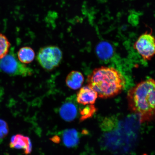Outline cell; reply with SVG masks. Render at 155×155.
<instances>
[{
	"label": "cell",
	"mask_w": 155,
	"mask_h": 155,
	"mask_svg": "<svg viewBox=\"0 0 155 155\" xmlns=\"http://www.w3.org/2000/svg\"><path fill=\"white\" fill-rule=\"evenodd\" d=\"M129 109L139 116L141 122L155 118V81H142L130 89L127 97Z\"/></svg>",
	"instance_id": "cell-1"
},
{
	"label": "cell",
	"mask_w": 155,
	"mask_h": 155,
	"mask_svg": "<svg viewBox=\"0 0 155 155\" xmlns=\"http://www.w3.org/2000/svg\"><path fill=\"white\" fill-rule=\"evenodd\" d=\"M87 82L98 97L103 99L119 94L126 84L125 78L120 72L113 68L106 67L94 69L87 77Z\"/></svg>",
	"instance_id": "cell-2"
},
{
	"label": "cell",
	"mask_w": 155,
	"mask_h": 155,
	"mask_svg": "<svg viewBox=\"0 0 155 155\" xmlns=\"http://www.w3.org/2000/svg\"><path fill=\"white\" fill-rule=\"evenodd\" d=\"M0 70L12 76L26 77L31 75L33 72L32 69L21 63L12 51L0 60Z\"/></svg>",
	"instance_id": "cell-3"
},
{
	"label": "cell",
	"mask_w": 155,
	"mask_h": 155,
	"mask_svg": "<svg viewBox=\"0 0 155 155\" xmlns=\"http://www.w3.org/2000/svg\"><path fill=\"white\" fill-rule=\"evenodd\" d=\"M63 57V53L58 46H48L41 48L37 59L44 69L51 70L59 65Z\"/></svg>",
	"instance_id": "cell-4"
},
{
	"label": "cell",
	"mask_w": 155,
	"mask_h": 155,
	"mask_svg": "<svg viewBox=\"0 0 155 155\" xmlns=\"http://www.w3.org/2000/svg\"><path fill=\"white\" fill-rule=\"evenodd\" d=\"M134 47L144 61H150L155 55V38L152 31H147L139 36Z\"/></svg>",
	"instance_id": "cell-5"
},
{
	"label": "cell",
	"mask_w": 155,
	"mask_h": 155,
	"mask_svg": "<svg viewBox=\"0 0 155 155\" xmlns=\"http://www.w3.org/2000/svg\"><path fill=\"white\" fill-rule=\"evenodd\" d=\"M97 93L88 85L82 87L77 93V101L79 104L84 105L95 103L98 98Z\"/></svg>",
	"instance_id": "cell-6"
},
{
	"label": "cell",
	"mask_w": 155,
	"mask_h": 155,
	"mask_svg": "<svg viewBox=\"0 0 155 155\" xmlns=\"http://www.w3.org/2000/svg\"><path fill=\"white\" fill-rule=\"evenodd\" d=\"M10 146L11 148L22 149L26 154L30 153L32 151V144L30 138L21 134L14 135L12 137Z\"/></svg>",
	"instance_id": "cell-7"
},
{
	"label": "cell",
	"mask_w": 155,
	"mask_h": 155,
	"mask_svg": "<svg viewBox=\"0 0 155 155\" xmlns=\"http://www.w3.org/2000/svg\"><path fill=\"white\" fill-rule=\"evenodd\" d=\"M84 82V77L82 73L77 71H72L67 75L66 83L70 88L77 90L80 88Z\"/></svg>",
	"instance_id": "cell-8"
},
{
	"label": "cell",
	"mask_w": 155,
	"mask_h": 155,
	"mask_svg": "<svg viewBox=\"0 0 155 155\" xmlns=\"http://www.w3.org/2000/svg\"><path fill=\"white\" fill-rule=\"evenodd\" d=\"M77 109L74 104L71 102L64 104L60 109V114L61 117L65 120H72L76 117Z\"/></svg>",
	"instance_id": "cell-9"
},
{
	"label": "cell",
	"mask_w": 155,
	"mask_h": 155,
	"mask_svg": "<svg viewBox=\"0 0 155 155\" xmlns=\"http://www.w3.org/2000/svg\"><path fill=\"white\" fill-rule=\"evenodd\" d=\"M17 55L19 61L24 64L31 63L35 57L34 50L28 46H25L20 48Z\"/></svg>",
	"instance_id": "cell-10"
},
{
	"label": "cell",
	"mask_w": 155,
	"mask_h": 155,
	"mask_svg": "<svg viewBox=\"0 0 155 155\" xmlns=\"http://www.w3.org/2000/svg\"><path fill=\"white\" fill-rule=\"evenodd\" d=\"M96 51L98 57L104 60L109 59L113 53L112 46L105 42H102L98 45L96 48Z\"/></svg>",
	"instance_id": "cell-11"
},
{
	"label": "cell",
	"mask_w": 155,
	"mask_h": 155,
	"mask_svg": "<svg viewBox=\"0 0 155 155\" xmlns=\"http://www.w3.org/2000/svg\"><path fill=\"white\" fill-rule=\"evenodd\" d=\"M77 132L74 130H70L65 132L64 135V141L67 146H74L78 142Z\"/></svg>",
	"instance_id": "cell-12"
},
{
	"label": "cell",
	"mask_w": 155,
	"mask_h": 155,
	"mask_svg": "<svg viewBox=\"0 0 155 155\" xmlns=\"http://www.w3.org/2000/svg\"><path fill=\"white\" fill-rule=\"evenodd\" d=\"M11 44L5 35L0 33V60L9 53Z\"/></svg>",
	"instance_id": "cell-13"
},
{
	"label": "cell",
	"mask_w": 155,
	"mask_h": 155,
	"mask_svg": "<svg viewBox=\"0 0 155 155\" xmlns=\"http://www.w3.org/2000/svg\"><path fill=\"white\" fill-rule=\"evenodd\" d=\"M96 108L93 104L88 105L83 109L81 113L82 114V117L83 119L90 117L96 111Z\"/></svg>",
	"instance_id": "cell-14"
},
{
	"label": "cell",
	"mask_w": 155,
	"mask_h": 155,
	"mask_svg": "<svg viewBox=\"0 0 155 155\" xmlns=\"http://www.w3.org/2000/svg\"><path fill=\"white\" fill-rule=\"evenodd\" d=\"M8 133V126L6 122L0 120V139L6 136Z\"/></svg>",
	"instance_id": "cell-15"
}]
</instances>
